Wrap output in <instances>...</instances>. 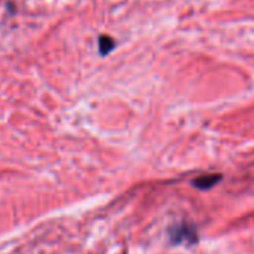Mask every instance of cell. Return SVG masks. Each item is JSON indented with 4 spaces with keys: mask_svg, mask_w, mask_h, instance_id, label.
<instances>
[{
    "mask_svg": "<svg viewBox=\"0 0 254 254\" xmlns=\"http://www.w3.org/2000/svg\"><path fill=\"white\" fill-rule=\"evenodd\" d=\"M114 47H115V41H114L111 36L102 35V36L99 38V51H100L102 56H105V54H108L109 51H112Z\"/></svg>",
    "mask_w": 254,
    "mask_h": 254,
    "instance_id": "cell-3",
    "label": "cell"
},
{
    "mask_svg": "<svg viewBox=\"0 0 254 254\" xmlns=\"http://www.w3.org/2000/svg\"><path fill=\"white\" fill-rule=\"evenodd\" d=\"M171 239L174 244H183V242H196L197 241V235H196V229L193 226L189 224H180L177 227H172L171 230Z\"/></svg>",
    "mask_w": 254,
    "mask_h": 254,
    "instance_id": "cell-1",
    "label": "cell"
},
{
    "mask_svg": "<svg viewBox=\"0 0 254 254\" xmlns=\"http://www.w3.org/2000/svg\"><path fill=\"white\" fill-rule=\"evenodd\" d=\"M220 178H221V177L217 175V174H214V175H205V177L196 178V180L193 181V184H194L197 189H200V190H208V189H211L212 186H215V184L218 183Z\"/></svg>",
    "mask_w": 254,
    "mask_h": 254,
    "instance_id": "cell-2",
    "label": "cell"
}]
</instances>
